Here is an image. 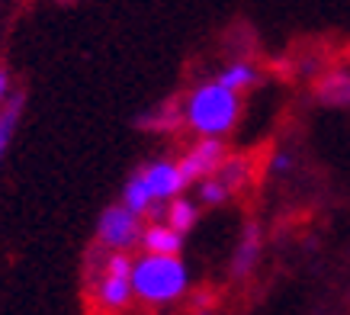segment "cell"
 Here are the masks:
<instances>
[{
	"mask_svg": "<svg viewBox=\"0 0 350 315\" xmlns=\"http://www.w3.org/2000/svg\"><path fill=\"white\" fill-rule=\"evenodd\" d=\"M289 168H293V158H289V155H283V151H280V155L273 158V171H276V174H286Z\"/></svg>",
	"mask_w": 350,
	"mask_h": 315,
	"instance_id": "17",
	"label": "cell"
},
{
	"mask_svg": "<svg viewBox=\"0 0 350 315\" xmlns=\"http://www.w3.org/2000/svg\"><path fill=\"white\" fill-rule=\"evenodd\" d=\"M96 280V299L107 305V309H122L132 299V261L122 251L107 254L103 270L94 277Z\"/></svg>",
	"mask_w": 350,
	"mask_h": 315,
	"instance_id": "3",
	"label": "cell"
},
{
	"mask_svg": "<svg viewBox=\"0 0 350 315\" xmlns=\"http://www.w3.org/2000/svg\"><path fill=\"white\" fill-rule=\"evenodd\" d=\"M190 273L177 254H142L132 261V290L142 303H174L187 293Z\"/></svg>",
	"mask_w": 350,
	"mask_h": 315,
	"instance_id": "1",
	"label": "cell"
},
{
	"mask_svg": "<svg viewBox=\"0 0 350 315\" xmlns=\"http://www.w3.org/2000/svg\"><path fill=\"white\" fill-rule=\"evenodd\" d=\"M238 113H241L238 90L225 87L222 81L196 87L190 100H187V106H183L187 126L196 129L200 136H225L238 123Z\"/></svg>",
	"mask_w": 350,
	"mask_h": 315,
	"instance_id": "2",
	"label": "cell"
},
{
	"mask_svg": "<svg viewBox=\"0 0 350 315\" xmlns=\"http://www.w3.org/2000/svg\"><path fill=\"white\" fill-rule=\"evenodd\" d=\"M228 197H232V190L225 187V184L215 177V174H213V177H202V180H200V200H202V203H209V206H219V203H225Z\"/></svg>",
	"mask_w": 350,
	"mask_h": 315,
	"instance_id": "16",
	"label": "cell"
},
{
	"mask_svg": "<svg viewBox=\"0 0 350 315\" xmlns=\"http://www.w3.org/2000/svg\"><path fill=\"white\" fill-rule=\"evenodd\" d=\"M196 219H200V212H196V203L183 200V197H174V203L167 206V212H164V222H170L177 231H187L196 225Z\"/></svg>",
	"mask_w": 350,
	"mask_h": 315,
	"instance_id": "14",
	"label": "cell"
},
{
	"mask_svg": "<svg viewBox=\"0 0 350 315\" xmlns=\"http://www.w3.org/2000/svg\"><path fill=\"white\" fill-rule=\"evenodd\" d=\"M20 113H23V94L7 97V100H3V110H0V158H3L7 145H10L13 129L20 123Z\"/></svg>",
	"mask_w": 350,
	"mask_h": 315,
	"instance_id": "13",
	"label": "cell"
},
{
	"mask_svg": "<svg viewBox=\"0 0 350 315\" xmlns=\"http://www.w3.org/2000/svg\"><path fill=\"white\" fill-rule=\"evenodd\" d=\"M257 254H260V231H257V225L251 222V225H244V235H241V242H238L234 257H232V277L234 280L251 273V267L257 264Z\"/></svg>",
	"mask_w": 350,
	"mask_h": 315,
	"instance_id": "8",
	"label": "cell"
},
{
	"mask_svg": "<svg viewBox=\"0 0 350 315\" xmlns=\"http://www.w3.org/2000/svg\"><path fill=\"white\" fill-rule=\"evenodd\" d=\"M225 161V145L219 136H202V142H196V148L193 151H187V155L177 161L180 164V174L187 184H193L196 177H213L215 171H219V164Z\"/></svg>",
	"mask_w": 350,
	"mask_h": 315,
	"instance_id": "5",
	"label": "cell"
},
{
	"mask_svg": "<svg viewBox=\"0 0 350 315\" xmlns=\"http://www.w3.org/2000/svg\"><path fill=\"white\" fill-rule=\"evenodd\" d=\"M219 81H222L225 87H232V90H247V87L257 81V71L247 62H238V64H232V68H225V71L219 74Z\"/></svg>",
	"mask_w": 350,
	"mask_h": 315,
	"instance_id": "15",
	"label": "cell"
},
{
	"mask_svg": "<svg viewBox=\"0 0 350 315\" xmlns=\"http://www.w3.org/2000/svg\"><path fill=\"white\" fill-rule=\"evenodd\" d=\"M215 177L234 193V190H241L244 184H247V177H251V161L244 155H225V161L219 164V171H215Z\"/></svg>",
	"mask_w": 350,
	"mask_h": 315,
	"instance_id": "11",
	"label": "cell"
},
{
	"mask_svg": "<svg viewBox=\"0 0 350 315\" xmlns=\"http://www.w3.org/2000/svg\"><path fill=\"white\" fill-rule=\"evenodd\" d=\"M96 238H100V244H107L109 251H129V248H135L142 242L138 212H132L126 203L103 210V216L96 222Z\"/></svg>",
	"mask_w": 350,
	"mask_h": 315,
	"instance_id": "4",
	"label": "cell"
},
{
	"mask_svg": "<svg viewBox=\"0 0 350 315\" xmlns=\"http://www.w3.org/2000/svg\"><path fill=\"white\" fill-rule=\"evenodd\" d=\"M315 97L328 106H350V74L331 71L315 84Z\"/></svg>",
	"mask_w": 350,
	"mask_h": 315,
	"instance_id": "9",
	"label": "cell"
},
{
	"mask_svg": "<svg viewBox=\"0 0 350 315\" xmlns=\"http://www.w3.org/2000/svg\"><path fill=\"white\" fill-rule=\"evenodd\" d=\"M122 203H126V206H129L132 212H138V216H142V212H148V210H151V203H158V200H154V193H151L148 180H145V174H142V171H138L135 177H132V180L126 184Z\"/></svg>",
	"mask_w": 350,
	"mask_h": 315,
	"instance_id": "12",
	"label": "cell"
},
{
	"mask_svg": "<svg viewBox=\"0 0 350 315\" xmlns=\"http://www.w3.org/2000/svg\"><path fill=\"white\" fill-rule=\"evenodd\" d=\"M180 119L187 123V116H183V106L167 100V103H161L158 110H151V113L138 116V126L142 129H154V132H167V129H177L180 126Z\"/></svg>",
	"mask_w": 350,
	"mask_h": 315,
	"instance_id": "10",
	"label": "cell"
},
{
	"mask_svg": "<svg viewBox=\"0 0 350 315\" xmlns=\"http://www.w3.org/2000/svg\"><path fill=\"white\" fill-rule=\"evenodd\" d=\"M7 94H10V74H7V68H0V103L7 100Z\"/></svg>",
	"mask_w": 350,
	"mask_h": 315,
	"instance_id": "18",
	"label": "cell"
},
{
	"mask_svg": "<svg viewBox=\"0 0 350 315\" xmlns=\"http://www.w3.org/2000/svg\"><path fill=\"white\" fill-rule=\"evenodd\" d=\"M142 174L148 180L154 200H174V197L187 187V180H183V174H180V164H170V161H158V164L145 168Z\"/></svg>",
	"mask_w": 350,
	"mask_h": 315,
	"instance_id": "6",
	"label": "cell"
},
{
	"mask_svg": "<svg viewBox=\"0 0 350 315\" xmlns=\"http://www.w3.org/2000/svg\"><path fill=\"white\" fill-rule=\"evenodd\" d=\"M142 248L151 254H180L183 231H177L170 222H154L142 231Z\"/></svg>",
	"mask_w": 350,
	"mask_h": 315,
	"instance_id": "7",
	"label": "cell"
}]
</instances>
